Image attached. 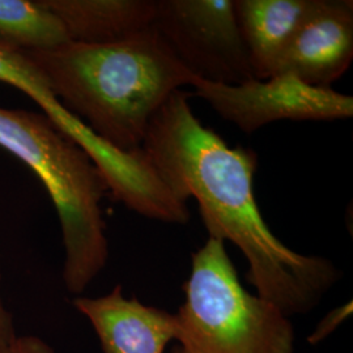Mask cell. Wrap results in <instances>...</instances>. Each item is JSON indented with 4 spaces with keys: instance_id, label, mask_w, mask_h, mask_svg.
Returning a JSON list of instances; mask_svg holds the SVG:
<instances>
[{
    "instance_id": "6da1fadb",
    "label": "cell",
    "mask_w": 353,
    "mask_h": 353,
    "mask_svg": "<svg viewBox=\"0 0 353 353\" xmlns=\"http://www.w3.org/2000/svg\"><path fill=\"white\" fill-rule=\"evenodd\" d=\"M176 90L152 117L141 150L179 199L194 198L210 237L234 243L249 262L246 280L256 294L290 316L306 314L341 279L322 256L290 250L270 230L254 194L255 152L230 148L203 126Z\"/></svg>"
},
{
    "instance_id": "7a4b0ae2",
    "label": "cell",
    "mask_w": 353,
    "mask_h": 353,
    "mask_svg": "<svg viewBox=\"0 0 353 353\" xmlns=\"http://www.w3.org/2000/svg\"><path fill=\"white\" fill-rule=\"evenodd\" d=\"M26 54L64 108L122 152L141 150L152 117L195 79L153 26L117 43Z\"/></svg>"
},
{
    "instance_id": "3957f363",
    "label": "cell",
    "mask_w": 353,
    "mask_h": 353,
    "mask_svg": "<svg viewBox=\"0 0 353 353\" xmlns=\"http://www.w3.org/2000/svg\"><path fill=\"white\" fill-rule=\"evenodd\" d=\"M0 147L39 178L58 214L64 246L63 281L81 294L109 258L101 202L109 192L88 154L43 114L0 106Z\"/></svg>"
},
{
    "instance_id": "277c9868",
    "label": "cell",
    "mask_w": 353,
    "mask_h": 353,
    "mask_svg": "<svg viewBox=\"0 0 353 353\" xmlns=\"http://www.w3.org/2000/svg\"><path fill=\"white\" fill-rule=\"evenodd\" d=\"M176 313L186 353H293L294 328L276 305L241 284L225 242L210 237L192 254Z\"/></svg>"
},
{
    "instance_id": "5b68a950",
    "label": "cell",
    "mask_w": 353,
    "mask_h": 353,
    "mask_svg": "<svg viewBox=\"0 0 353 353\" xmlns=\"http://www.w3.org/2000/svg\"><path fill=\"white\" fill-rule=\"evenodd\" d=\"M152 26L195 77L217 84L254 79L233 0H156Z\"/></svg>"
},
{
    "instance_id": "8992f818",
    "label": "cell",
    "mask_w": 353,
    "mask_h": 353,
    "mask_svg": "<svg viewBox=\"0 0 353 353\" xmlns=\"http://www.w3.org/2000/svg\"><path fill=\"white\" fill-rule=\"evenodd\" d=\"M198 96L245 134L279 121H338L353 115V97L314 87L292 74H276L241 84H217L195 77Z\"/></svg>"
},
{
    "instance_id": "52a82bcc",
    "label": "cell",
    "mask_w": 353,
    "mask_h": 353,
    "mask_svg": "<svg viewBox=\"0 0 353 353\" xmlns=\"http://www.w3.org/2000/svg\"><path fill=\"white\" fill-rule=\"evenodd\" d=\"M0 81L28 94L54 126L88 154L112 194L125 195L139 186L144 176V161L139 153L114 148L68 112L26 52L0 45Z\"/></svg>"
},
{
    "instance_id": "ba28073f",
    "label": "cell",
    "mask_w": 353,
    "mask_h": 353,
    "mask_svg": "<svg viewBox=\"0 0 353 353\" xmlns=\"http://www.w3.org/2000/svg\"><path fill=\"white\" fill-rule=\"evenodd\" d=\"M353 59V3L321 0L290 38L272 75L292 74L303 83L330 88Z\"/></svg>"
},
{
    "instance_id": "9c48e42d",
    "label": "cell",
    "mask_w": 353,
    "mask_h": 353,
    "mask_svg": "<svg viewBox=\"0 0 353 353\" xmlns=\"http://www.w3.org/2000/svg\"><path fill=\"white\" fill-rule=\"evenodd\" d=\"M72 305L90 322L103 353H165L179 338L176 314L127 299L121 285L101 297H76Z\"/></svg>"
},
{
    "instance_id": "30bf717a",
    "label": "cell",
    "mask_w": 353,
    "mask_h": 353,
    "mask_svg": "<svg viewBox=\"0 0 353 353\" xmlns=\"http://www.w3.org/2000/svg\"><path fill=\"white\" fill-rule=\"evenodd\" d=\"M252 75L272 76L290 38L316 11L321 0H233Z\"/></svg>"
},
{
    "instance_id": "8fae6325",
    "label": "cell",
    "mask_w": 353,
    "mask_h": 353,
    "mask_svg": "<svg viewBox=\"0 0 353 353\" xmlns=\"http://www.w3.org/2000/svg\"><path fill=\"white\" fill-rule=\"evenodd\" d=\"M71 42L108 45L151 28L156 0H43Z\"/></svg>"
},
{
    "instance_id": "7c38bea8",
    "label": "cell",
    "mask_w": 353,
    "mask_h": 353,
    "mask_svg": "<svg viewBox=\"0 0 353 353\" xmlns=\"http://www.w3.org/2000/svg\"><path fill=\"white\" fill-rule=\"evenodd\" d=\"M71 42L62 21L43 0H0V45L46 51Z\"/></svg>"
},
{
    "instance_id": "4fadbf2b",
    "label": "cell",
    "mask_w": 353,
    "mask_h": 353,
    "mask_svg": "<svg viewBox=\"0 0 353 353\" xmlns=\"http://www.w3.org/2000/svg\"><path fill=\"white\" fill-rule=\"evenodd\" d=\"M0 353H55L48 341L36 335H14L0 341Z\"/></svg>"
},
{
    "instance_id": "5bb4252c",
    "label": "cell",
    "mask_w": 353,
    "mask_h": 353,
    "mask_svg": "<svg viewBox=\"0 0 353 353\" xmlns=\"http://www.w3.org/2000/svg\"><path fill=\"white\" fill-rule=\"evenodd\" d=\"M352 313V303H347L341 307L332 310L316 327V332L313 336H310V343H318L325 339L332 330L341 325V321Z\"/></svg>"
},
{
    "instance_id": "9a60e30c",
    "label": "cell",
    "mask_w": 353,
    "mask_h": 353,
    "mask_svg": "<svg viewBox=\"0 0 353 353\" xmlns=\"http://www.w3.org/2000/svg\"><path fill=\"white\" fill-rule=\"evenodd\" d=\"M16 335V330L13 325L12 316L8 312L7 306L3 303V299L0 296V341L10 339Z\"/></svg>"
},
{
    "instance_id": "2e32d148",
    "label": "cell",
    "mask_w": 353,
    "mask_h": 353,
    "mask_svg": "<svg viewBox=\"0 0 353 353\" xmlns=\"http://www.w3.org/2000/svg\"><path fill=\"white\" fill-rule=\"evenodd\" d=\"M172 353H186V351H185V350H183L181 345H176V347H173Z\"/></svg>"
}]
</instances>
